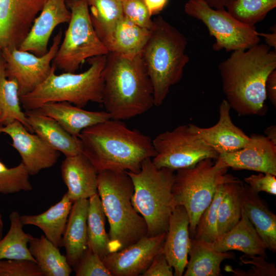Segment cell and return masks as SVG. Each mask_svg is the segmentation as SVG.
I'll list each match as a JSON object with an SVG mask.
<instances>
[{
  "instance_id": "obj_1",
  "label": "cell",
  "mask_w": 276,
  "mask_h": 276,
  "mask_svg": "<svg viewBox=\"0 0 276 276\" xmlns=\"http://www.w3.org/2000/svg\"><path fill=\"white\" fill-rule=\"evenodd\" d=\"M222 89L231 108L239 116L266 111V82L276 68V52L266 44L233 51L218 66Z\"/></svg>"
},
{
  "instance_id": "obj_2",
  "label": "cell",
  "mask_w": 276,
  "mask_h": 276,
  "mask_svg": "<svg viewBox=\"0 0 276 276\" xmlns=\"http://www.w3.org/2000/svg\"><path fill=\"white\" fill-rule=\"evenodd\" d=\"M82 152L98 173L104 170L137 172L142 162L153 158L152 140L121 120L109 119L83 129L78 136Z\"/></svg>"
},
{
  "instance_id": "obj_3",
  "label": "cell",
  "mask_w": 276,
  "mask_h": 276,
  "mask_svg": "<svg viewBox=\"0 0 276 276\" xmlns=\"http://www.w3.org/2000/svg\"><path fill=\"white\" fill-rule=\"evenodd\" d=\"M103 80L102 103L111 119H130L154 106L151 82L141 55L109 52Z\"/></svg>"
},
{
  "instance_id": "obj_4",
  "label": "cell",
  "mask_w": 276,
  "mask_h": 276,
  "mask_svg": "<svg viewBox=\"0 0 276 276\" xmlns=\"http://www.w3.org/2000/svg\"><path fill=\"white\" fill-rule=\"evenodd\" d=\"M97 185L109 224V252L122 250L146 236V221L131 202L134 188L126 171L98 172Z\"/></svg>"
},
{
  "instance_id": "obj_5",
  "label": "cell",
  "mask_w": 276,
  "mask_h": 276,
  "mask_svg": "<svg viewBox=\"0 0 276 276\" xmlns=\"http://www.w3.org/2000/svg\"><path fill=\"white\" fill-rule=\"evenodd\" d=\"M153 22L141 55L151 82L154 105L158 107L171 87L181 80L189 57L186 53L187 38L182 33L161 16Z\"/></svg>"
},
{
  "instance_id": "obj_6",
  "label": "cell",
  "mask_w": 276,
  "mask_h": 276,
  "mask_svg": "<svg viewBox=\"0 0 276 276\" xmlns=\"http://www.w3.org/2000/svg\"><path fill=\"white\" fill-rule=\"evenodd\" d=\"M106 55L88 59L89 68L79 74L64 72L57 75L52 66L50 75L42 83L20 97L22 107L30 110L48 102L63 101L81 108L90 102L102 103Z\"/></svg>"
},
{
  "instance_id": "obj_7",
  "label": "cell",
  "mask_w": 276,
  "mask_h": 276,
  "mask_svg": "<svg viewBox=\"0 0 276 276\" xmlns=\"http://www.w3.org/2000/svg\"><path fill=\"white\" fill-rule=\"evenodd\" d=\"M174 171L157 168L151 158L142 162L138 172L126 171L134 188L131 202L146 221L148 236H154L168 229L170 216L176 206L172 192Z\"/></svg>"
},
{
  "instance_id": "obj_8",
  "label": "cell",
  "mask_w": 276,
  "mask_h": 276,
  "mask_svg": "<svg viewBox=\"0 0 276 276\" xmlns=\"http://www.w3.org/2000/svg\"><path fill=\"white\" fill-rule=\"evenodd\" d=\"M213 159H204L194 166L176 170L172 192L176 206H183L189 218V234L194 238L199 220L210 205L217 186L236 177L226 173Z\"/></svg>"
},
{
  "instance_id": "obj_9",
  "label": "cell",
  "mask_w": 276,
  "mask_h": 276,
  "mask_svg": "<svg viewBox=\"0 0 276 276\" xmlns=\"http://www.w3.org/2000/svg\"><path fill=\"white\" fill-rule=\"evenodd\" d=\"M71 17L52 65L75 73L86 59L109 53L91 24L87 0H66Z\"/></svg>"
},
{
  "instance_id": "obj_10",
  "label": "cell",
  "mask_w": 276,
  "mask_h": 276,
  "mask_svg": "<svg viewBox=\"0 0 276 276\" xmlns=\"http://www.w3.org/2000/svg\"><path fill=\"white\" fill-rule=\"evenodd\" d=\"M184 11L206 26L210 35L216 40L213 45L215 51L245 50L260 41L254 26L241 22L225 9H214L203 0H189Z\"/></svg>"
},
{
  "instance_id": "obj_11",
  "label": "cell",
  "mask_w": 276,
  "mask_h": 276,
  "mask_svg": "<svg viewBox=\"0 0 276 276\" xmlns=\"http://www.w3.org/2000/svg\"><path fill=\"white\" fill-rule=\"evenodd\" d=\"M153 164L158 168L176 171L194 166L206 159H217L219 154L198 136L190 124L179 125L152 140Z\"/></svg>"
},
{
  "instance_id": "obj_12",
  "label": "cell",
  "mask_w": 276,
  "mask_h": 276,
  "mask_svg": "<svg viewBox=\"0 0 276 276\" xmlns=\"http://www.w3.org/2000/svg\"><path fill=\"white\" fill-rule=\"evenodd\" d=\"M62 37L60 30L54 37L48 52L42 56L12 47L3 49L1 53L5 61L6 77L15 80L19 95H26L35 89L50 75L51 63L58 50Z\"/></svg>"
},
{
  "instance_id": "obj_13",
  "label": "cell",
  "mask_w": 276,
  "mask_h": 276,
  "mask_svg": "<svg viewBox=\"0 0 276 276\" xmlns=\"http://www.w3.org/2000/svg\"><path fill=\"white\" fill-rule=\"evenodd\" d=\"M47 0H0V53L19 48Z\"/></svg>"
},
{
  "instance_id": "obj_14",
  "label": "cell",
  "mask_w": 276,
  "mask_h": 276,
  "mask_svg": "<svg viewBox=\"0 0 276 276\" xmlns=\"http://www.w3.org/2000/svg\"><path fill=\"white\" fill-rule=\"evenodd\" d=\"M1 133L11 137V146L19 153L21 162L31 176L52 167L60 156V152L50 146L36 133L29 131L17 120L0 127Z\"/></svg>"
},
{
  "instance_id": "obj_15",
  "label": "cell",
  "mask_w": 276,
  "mask_h": 276,
  "mask_svg": "<svg viewBox=\"0 0 276 276\" xmlns=\"http://www.w3.org/2000/svg\"><path fill=\"white\" fill-rule=\"evenodd\" d=\"M166 234L144 236L125 248L108 254L103 262L111 276L139 275L161 251Z\"/></svg>"
},
{
  "instance_id": "obj_16",
  "label": "cell",
  "mask_w": 276,
  "mask_h": 276,
  "mask_svg": "<svg viewBox=\"0 0 276 276\" xmlns=\"http://www.w3.org/2000/svg\"><path fill=\"white\" fill-rule=\"evenodd\" d=\"M216 162L223 168L248 170L276 176V144L265 136L253 134L243 148L219 154Z\"/></svg>"
},
{
  "instance_id": "obj_17",
  "label": "cell",
  "mask_w": 276,
  "mask_h": 276,
  "mask_svg": "<svg viewBox=\"0 0 276 276\" xmlns=\"http://www.w3.org/2000/svg\"><path fill=\"white\" fill-rule=\"evenodd\" d=\"M71 17L66 0H47L18 49L37 56L45 54L54 29L59 25L68 23Z\"/></svg>"
},
{
  "instance_id": "obj_18",
  "label": "cell",
  "mask_w": 276,
  "mask_h": 276,
  "mask_svg": "<svg viewBox=\"0 0 276 276\" xmlns=\"http://www.w3.org/2000/svg\"><path fill=\"white\" fill-rule=\"evenodd\" d=\"M231 108L226 100H223L219 106V120L215 125L202 128L190 124L192 131L219 154L238 150L249 140V137L232 122Z\"/></svg>"
},
{
  "instance_id": "obj_19",
  "label": "cell",
  "mask_w": 276,
  "mask_h": 276,
  "mask_svg": "<svg viewBox=\"0 0 276 276\" xmlns=\"http://www.w3.org/2000/svg\"><path fill=\"white\" fill-rule=\"evenodd\" d=\"M189 218L185 208L177 205L169 222L166 239L161 252L174 269V275L181 276L188 261L191 238Z\"/></svg>"
},
{
  "instance_id": "obj_20",
  "label": "cell",
  "mask_w": 276,
  "mask_h": 276,
  "mask_svg": "<svg viewBox=\"0 0 276 276\" xmlns=\"http://www.w3.org/2000/svg\"><path fill=\"white\" fill-rule=\"evenodd\" d=\"M60 169L62 180L67 189L66 193L73 202L89 199L98 193V173L82 152L65 156Z\"/></svg>"
},
{
  "instance_id": "obj_21",
  "label": "cell",
  "mask_w": 276,
  "mask_h": 276,
  "mask_svg": "<svg viewBox=\"0 0 276 276\" xmlns=\"http://www.w3.org/2000/svg\"><path fill=\"white\" fill-rule=\"evenodd\" d=\"M241 208L251 222L267 249L276 251V215L266 202L248 185L241 181L239 188Z\"/></svg>"
},
{
  "instance_id": "obj_22",
  "label": "cell",
  "mask_w": 276,
  "mask_h": 276,
  "mask_svg": "<svg viewBox=\"0 0 276 276\" xmlns=\"http://www.w3.org/2000/svg\"><path fill=\"white\" fill-rule=\"evenodd\" d=\"M25 113L34 133L65 157L82 152L80 139L69 133L55 120L38 109L26 110Z\"/></svg>"
},
{
  "instance_id": "obj_23",
  "label": "cell",
  "mask_w": 276,
  "mask_h": 276,
  "mask_svg": "<svg viewBox=\"0 0 276 276\" xmlns=\"http://www.w3.org/2000/svg\"><path fill=\"white\" fill-rule=\"evenodd\" d=\"M37 109L55 120L71 135L77 137L83 129L111 118L105 110H86L65 101L48 102Z\"/></svg>"
},
{
  "instance_id": "obj_24",
  "label": "cell",
  "mask_w": 276,
  "mask_h": 276,
  "mask_svg": "<svg viewBox=\"0 0 276 276\" xmlns=\"http://www.w3.org/2000/svg\"><path fill=\"white\" fill-rule=\"evenodd\" d=\"M206 243L209 247L220 252L236 250L247 255L267 258L264 243L242 208L241 217L233 228L215 241Z\"/></svg>"
},
{
  "instance_id": "obj_25",
  "label": "cell",
  "mask_w": 276,
  "mask_h": 276,
  "mask_svg": "<svg viewBox=\"0 0 276 276\" xmlns=\"http://www.w3.org/2000/svg\"><path fill=\"white\" fill-rule=\"evenodd\" d=\"M88 199L74 201L62 238L69 265L74 267L87 248V217Z\"/></svg>"
},
{
  "instance_id": "obj_26",
  "label": "cell",
  "mask_w": 276,
  "mask_h": 276,
  "mask_svg": "<svg viewBox=\"0 0 276 276\" xmlns=\"http://www.w3.org/2000/svg\"><path fill=\"white\" fill-rule=\"evenodd\" d=\"M73 202L65 193L57 203L38 215L20 216L23 225L39 228L56 247H62V238Z\"/></svg>"
},
{
  "instance_id": "obj_27",
  "label": "cell",
  "mask_w": 276,
  "mask_h": 276,
  "mask_svg": "<svg viewBox=\"0 0 276 276\" xmlns=\"http://www.w3.org/2000/svg\"><path fill=\"white\" fill-rule=\"evenodd\" d=\"M151 34V30L142 28L124 16L104 43L109 52L134 56L141 55Z\"/></svg>"
},
{
  "instance_id": "obj_28",
  "label": "cell",
  "mask_w": 276,
  "mask_h": 276,
  "mask_svg": "<svg viewBox=\"0 0 276 276\" xmlns=\"http://www.w3.org/2000/svg\"><path fill=\"white\" fill-rule=\"evenodd\" d=\"M188 261L185 276H218L220 265L225 259H234L227 252H220L209 247L205 242L191 238Z\"/></svg>"
},
{
  "instance_id": "obj_29",
  "label": "cell",
  "mask_w": 276,
  "mask_h": 276,
  "mask_svg": "<svg viewBox=\"0 0 276 276\" xmlns=\"http://www.w3.org/2000/svg\"><path fill=\"white\" fill-rule=\"evenodd\" d=\"M59 248L49 241L44 235L34 237L29 243V249L43 276H69L72 267Z\"/></svg>"
},
{
  "instance_id": "obj_30",
  "label": "cell",
  "mask_w": 276,
  "mask_h": 276,
  "mask_svg": "<svg viewBox=\"0 0 276 276\" xmlns=\"http://www.w3.org/2000/svg\"><path fill=\"white\" fill-rule=\"evenodd\" d=\"M16 120L34 133L21 107L18 84L6 77L5 61L0 53V127Z\"/></svg>"
},
{
  "instance_id": "obj_31",
  "label": "cell",
  "mask_w": 276,
  "mask_h": 276,
  "mask_svg": "<svg viewBox=\"0 0 276 276\" xmlns=\"http://www.w3.org/2000/svg\"><path fill=\"white\" fill-rule=\"evenodd\" d=\"M87 247L102 260L109 252V239L105 229L106 216L98 193L88 199Z\"/></svg>"
},
{
  "instance_id": "obj_32",
  "label": "cell",
  "mask_w": 276,
  "mask_h": 276,
  "mask_svg": "<svg viewBox=\"0 0 276 276\" xmlns=\"http://www.w3.org/2000/svg\"><path fill=\"white\" fill-rule=\"evenodd\" d=\"M93 26L104 43L123 17L122 0H87Z\"/></svg>"
},
{
  "instance_id": "obj_33",
  "label": "cell",
  "mask_w": 276,
  "mask_h": 276,
  "mask_svg": "<svg viewBox=\"0 0 276 276\" xmlns=\"http://www.w3.org/2000/svg\"><path fill=\"white\" fill-rule=\"evenodd\" d=\"M20 216L17 211H12L9 215V231L0 240V260L26 259L35 262L29 249L33 236L24 231Z\"/></svg>"
},
{
  "instance_id": "obj_34",
  "label": "cell",
  "mask_w": 276,
  "mask_h": 276,
  "mask_svg": "<svg viewBox=\"0 0 276 276\" xmlns=\"http://www.w3.org/2000/svg\"><path fill=\"white\" fill-rule=\"evenodd\" d=\"M241 182V181L236 177L225 183L224 193L218 211V237L233 228L241 217V205L239 197Z\"/></svg>"
},
{
  "instance_id": "obj_35",
  "label": "cell",
  "mask_w": 276,
  "mask_h": 276,
  "mask_svg": "<svg viewBox=\"0 0 276 276\" xmlns=\"http://www.w3.org/2000/svg\"><path fill=\"white\" fill-rule=\"evenodd\" d=\"M275 7L276 0H235L226 11L241 22L254 26Z\"/></svg>"
},
{
  "instance_id": "obj_36",
  "label": "cell",
  "mask_w": 276,
  "mask_h": 276,
  "mask_svg": "<svg viewBox=\"0 0 276 276\" xmlns=\"http://www.w3.org/2000/svg\"><path fill=\"white\" fill-rule=\"evenodd\" d=\"M225 183H221L217 186L212 201L204 211L199 220L196 228L194 239L211 243L218 238L217 231L218 211L224 193Z\"/></svg>"
},
{
  "instance_id": "obj_37",
  "label": "cell",
  "mask_w": 276,
  "mask_h": 276,
  "mask_svg": "<svg viewBox=\"0 0 276 276\" xmlns=\"http://www.w3.org/2000/svg\"><path fill=\"white\" fill-rule=\"evenodd\" d=\"M30 174L22 162L9 168L0 160V193L13 194L30 191L33 186L29 180Z\"/></svg>"
},
{
  "instance_id": "obj_38",
  "label": "cell",
  "mask_w": 276,
  "mask_h": 276,
  "mask_svg": "<svg viewBox=\"0 0 276 276\" xmlns=\"http://www.w3.org/2000/svg\"><path fill=\"white\" fill-rule=\"evenodd\" d=\"M123 16L133 24L149 30L153 20L144 0H122Z\"/></svg>"
},
{
  "instance_id": "obj_39",
  "label": "cell",
  "mask_w": 276,
  "mask_h": 276,
  "mask_svg": "<svg viewBox=\"0 0 276 276\" xmlns=\"http://www.w3.org/2000/svg\"><path fill=\"white\" fill-rule=\"evenodd\" d=\"M73 269L76 276H111L103 260L88 247Z\"/></svg>"
},
{
  "instance_id": "obj_40",
  "label": "cell",
  "mask_w": 276,
  "mask_h": 276,
  "mask_svg": "<svg viewBox=\"0 0 276 276\" xmlns=\"http://www.w3.org/2000/svg\"><path fill=\"white\" fill-rule=\"evenodd\" d=\"M244 264H251L252 267L247 271L239 269H233L228 266V271L236 276H275L276 267L274 264L266 261L265 258L261 256L244 255L240 258Z\"/></svg>"
},
{
  "instance_id": "obj_41",
  "label": "cell",
  "mask_w": 276,
  "mask_h": 276,
  "mask_svg": "<svg viewBox=\"0 0 276 276\" xmlns=\"http://www.w3.org/2000/svg\"><path fill=\"white\" fill-rule=\"evenodd\" d=\"M0 276H43L35 262L26 259L0 260Z\"/></svg>"
},
{
  "instance_id": "obj_42",
  "label": "cell",
  "mask_w": 276,
  "mask_h": 276,
  "mask_svg": "<svg viewBox=\"0 0 276 276\" xmlns=\"http://www.w3.org/2000/svg\"><path fill=\"white\" fill-rule=\"evenodd\" d=\"M244 180L257 193L265 192L273 195H276V178L274 175L260 173L257 175L253 174L245 177Z\"/></svg>"
},
{
  "instance_id": "obj_43",
  "label": "cell",
  "mask_w": 276,
  "mask_h": 276,
  "mask_svg": "<svg viewBox=\"0 0 276 276\" xmlns=\"http://www.w3.org/2000/svg\"><path fill=\"white\" fill-rule=\"evenodd\" d=\"M143 276H173L172 267L161 251L155 256Z\"/></svg>"
},
{
  "instance_id": "obj_44",
  "label": "cell",
  "mask_w": 276,
  "mask_h": 276,
  "mask_svg": "<svg viewBox=\"0 0 276 276\" xmlns=\"http://www.w3.org/2000/svg\"><path fill=\"white\" fill-rule=\"evenodd\" d=\"M266 96L272 104L276 106V71H272L268 76L266 82Z\"/></svg>"
},
{
  "instance_id": "obj_45",
  "label": "cell",
  "mask_w": 276,
  "mask_h": 276,
  "mask_svg": "<svg viewBox=\"0 0 276 276\" xmlns=\"http://www.w3.org/2000/svg\"><path fill=\"white\" fill-rule=\"evenodd\" d=\"M151 15L160 12L166 6L168 0H144Z\"/></svg>"
},
{
  "instance_id": "obj_46",
  "label": "cell",
  "mask_w": 276,
  "mask_h": 276,
  "mask_svg": "<svg viewBox=\"0 0 276 276\" xmlns=\"http://www.w3.org/2000/svg\"><path fill=\"white\" fill-rule=\"evenodd\" d=\"M211 7L218 10H224L235 0H203Z\"/></svg>"
},
{
  "instance_id": "obj_47",
  "label": "cell",
  "mask_w": 276,
  "mask_h": 276,
  "mask_svg": "<svg viewBox=\"0 0 276 276\" xmlns=\"http://www.w3.org/2000/svg\"><path fill=\"white\" fill-rule=\"evenodd\" d=\"M259 36H263L265 38V42L266 44L269 47H273L275 49L276 47V33L275 30L274 32L272 33H259Z\"/></svg>"
},
{
  "instance_id": "obj_48",
  "label": "cell",
  "mask_w": 276,
  "mask_h": 276,
  "mask_svg": "<svg viewBox=\"0 0 276 276\" xmlns=\"http://www.w3.org/2000/svg\"><path fill=\"white\" fill-rule=\"evenodd\" d=\"M265 134L267 137L272 142L276 144V127L271 126L265 130Z\"/></svg>"
},
{
  "instance_id": "obj_49",
  "label": "cell",
  "mask_w": 276,
  "mask_h": 276,
  "mask_svg": "<svg viewBox=\"0 0 276 276\" xmlns=\"http://www.w3.org/2000/svg\"><path fill=\"white\" fill-rule=\"evenodd\" d=\"M4 231V222L3 220V216L0 212V240L2 239L3 236Z\"/></svg>"
}]
</instances>
